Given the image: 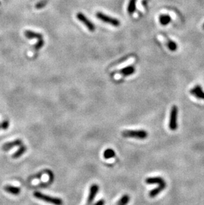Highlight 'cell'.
Returning a JSON list of instances; mask_svg holds the SVG:
<instances>
[{"label":"cell","mask_w":204,"mask_h":205,"mask_svg":"<svg viewBox=\"0 0 204 205\" xmlns=\"http://www.w3.org/2000/svg\"><path fill=\"white\" fill-rule=\"evenodd\" d=\"M33 195L36 199L44 201V202L47 203H50L54 205H63V200L60 198H58V197L49 196L38 191L34 192Z\"/></svg>","instance_id":"obj_1"},{"label":"cell","mask_w":204,"mask_h":205,"mask_svg":"<svg viewBox=\"0 0 204 205\" xmlns=\"http://www.w3.org/2000/svg\"><path fill=\"white\" fill-rule=\"evenodd\" d=\"M122 135L124 138H134L137 139H145L147 138L148 133L144 130H125L122 132Z\"/></svg>","instance_id":"obj_2"},{"label":"cell","mask_w":204,"mask_h":205,"mask_svg":"<svg viewBox=\"0 0 204 205\" xmlns=\"http://www.w3.org/2000/svg\"><path fill=\"white\" fill-rule=\"evenodd\" d=\"M178 108L176 106H173L170 113V120H169L168 126L170 130L175 131L178 129Z\"/></svg>","instance_id":"obj_3"},{"label":"cell","mask_w":204,"mask_h":205,"mask_svg":"<svg viewBox=\"0 0 204 205\" xmlns=\"http://www.w3.org/2000/svg\"><path fill=\"white\" fill-rule=\"evenodd\" d=\"M96 17H97L99 20L101 21L110 24L111 25H113L114 27H119L120 25V21H119L118 20L115 18H113L111 17H109L108 16H106V14L101 13V12H98L96 13Z\"/></svg>","instance_id":"obj_4"},{"label":"cell","mask_w":204,"mask_h":205,"mask_svg":"<svg viewBox=\"0 0 204 205\" xmlns=\"http://www.w3.org/2000/svg\"><path fill=\"white\" fill-rule=\"evenodd\" d=\"M76 17L80 21L82 22V23L90 31L94 32L95 31V27L93 23L91 22L89 20H88V19L85 16H84L83 13H77Z\"/></svg>","instance_id":"obj_5"},{"label":"cell","mask_w":204,"mask_h":205,"mask_svg":"<svg viewBox=\"0 0 204 205\" xmlns=\"http://www.w3.org/2000/svg\"><path fill=\"white\" fill-rule=\"evenodd\" d=\"M98 191H99V186L97 184H93L91 185V187L90 188L89 195H88V199H87V202H86V205L92 204L96 195H97L98 194Z\"/></svg>","instance_id":"obj_6"},{"label":"cell","mask_w":204,"mask_h":205,"mask_svg":"<svg viewBox=\"0 0 204 205\" xmlns=\"http://www.w3.org/2000/svg\"><path fill=\"white\" fill-rule=\"evenodd\" d=\"M159 38L163 40L165 45H166V46L169 50H170L171 51H175L177 50V49H178V45H177L174 41H173L170 39H169L166 35H159Z\"/></svg>","instance_id":"obj_7"},{"label":"cell","mask_w":204,"mask_h":205,"mask_svg":"<svg viewBox=\"0 0 204 205\" xmlns=\"http://www.w3.org/2000/svg\"><path fill=\"white\" fill-rule=\"evenodd\" d=\"M134 72H135V68L133 67H129L128 68H123L121 72H119V73L115 75V79H119L121 77H127V76H130L133 74Z\"/></svg>","instance_id":"obj_8"},{"label":"cell","mask_w":204,"mask_h":205,"mask_svg":"<svg viewBox=\"0 0 204 205\" xmlns=\"http://www.w3.org/2000/svg\"><path fill=\"white\" fill-rule=\"evenodd\" d=\"M190 92L192 96L198 98V99L204 100V92L203 91L201 86L196 85L193 88L190 90Z\"/></svg>","instance_id":"obj_9"},{"label":"cell","mask_w":204,"mask_h":205,"mask_svg":"<svg viewBox=\"0 0 204 205\" xmlns=\"http://www.w3.org/2000/svg\"><path fill=\"white\" fill-rule=\"evenodd\" d=\"M22 143H23V142H22L21 139H15V140H14V141H12V142H10L3 144V146H2V150L5 151H8L11 149H12V148H13L15 147L21 146Z\"/></svg>","instance_id":"obj_10"},{"label":"cell","mask_w":204,"mask_h":205,"mask_svg":"<svg viewBox=\"0 0 204 205\" xmlns=\"http://www.w3.org/2000/svg\"><path fill=\"white\" fill-rule=\"evenodd\" d=\"M166 187V183L164 182V183H162L160 185H159V187L152 189V191L149 192V196L151 197V198H154V197H156Z\"/></svg>","instance_id":"obj_11"},{"label":"cell","mask_w":204,"mask_h":205,"mask_svg":"<svg viewBox=\"0 0 204 205\" xmlns=\"http://www.w3.org/2000/svg\"><path fill=\"white\" fill-rule=\"evenodd\" d=\"M145 182L147 184L149 185H155V184H158V185H160L162 183H164V182H166L163 177H148L146 179Z\"/></svg>","instance_id":"obj_12"},{"label":"cell","mask_w":204,"mask_h":205,"mask_svg":"<svg viewBox=\"0 0 204 205\" xmlns=\"http://www.w3.org/2000/svg\"><path fill=\"white\" fill-rule=\"evenodd\" d=\"M136 59L134 57H131L129 59H128L127 60H126L125 61H124L123 63H122L119 64H117V65L113 67H112L111 69L112 70H119V69H121V68H123L126 67H128L130 64H133L134 61H135Z\"/></svg>","instance_id":"obj_13"},{"label":"cell","mask_w":204,"mask_h":205,"mask_svg":"<svg viewBox=\"0 0 204 205\" xmlns=\"http://www.w3.org/2000/svg\"><path fill=\"white\" fill-rule=\"evenodd\" d=\"M4 190L7 192L14 195H17L21 192V189L17 187H13L11 185H6L4 187Z\"/></svg>","instance_id":"obj_14"},{"label":"cell","mask_w":204,"mask_h":205,"mask_svg":"<svg viewBox=\"0 0 204 205\" xmlns=\"http://www.w3.org/2000/svg\"><path fill=\"white\" fill-rule=\"evenodd\" d=\"M27 149V147L25 146H24V145L20 146V147H19V149L17 151H15V153H14L13 154L12 158L13 159L19 158L26 152Z\"/></svg>","instance_id":"obj_15"},{"label":"cell","mask_w":204,"mask_h":205,"mask_svg":"<svg viewBox=\"0 0 204 205\" xmlns=\"http://www.w3.org/2000/svg\"><path fill=\"white\" fill-rule=\"evenodd\" d=\"M172 21V18L167 14H162L159 17V22L161 25H167Z\"/></svg>","instance_id":"obj_16"},{"label":"cell","mask_w":204,"mask_h":205,"mask_svg":"<svg viewBox=\"0 0 204 205\" xmlns=\"http://www.w3.org/2000/svg\"><path fill=\"white\" fill-rule=\"evenodd\" d=\"M115 156V151L112 149H107L103 152V157L106 159H109L111 158H113Z\"/></svg>","instance_id":"obj_17"},{"label":"cell","mask_w":204,"mask_h":205,"mask_svg":"<svg viewBox=\"0 0 204 205\" xmlns=\"http://www.w3.org/2000/svg\"><path fill=\"white\" fill-rule=\"evenodd\" d=\"M129 200L130 196L128 195H124L119 199L116 205H127L129 203Z\"/></svg>","instance_id":"obj_18"},{"label":"cell","mask_w":204,"mask_h":205,"mask_svg":"<svg viewBox=\"0 0 204 205\" xmlns=\"http://www.w3.org/2000/svg\"><path fill=\"white\" fill-rule=\"evenodd\" d=\"M137 4V0H130L128 5V12L130 13H133L135 10V7Z\"/></svg>","instance_id":"obj_19"},{"label":"cell","mask_w":204,"mask_h":205,"mask_svg":"<svg viewBox=\"0 0 204 205\" xmlns=\"http://www.w3.org/2000/svg\"><path fill=\"white\" fill-rule=\"evenodd\" d=\"M9 122L7 120H4L1 124V128L3 130H7V129L9 128Z\"/></svg>","instance_id":"obj_20"},{"label":"cell","mask_w":204,"mask_h":205,"mask_svg":"<svg viewBox=\"0 0 204 205\" xmlns=\"http://www.w3.org/2000/svg\"><path fill=\"white\" fill-rule=\"evenodd\" d=\"M141 1L142 0H137V5L138 9H139L140 11H141V12H144L145 8L143 7V6L142 5Z\"/></svg>","instance_id":"obj_21"},{"label":"cell","mask_w":204,"mask_h":205,"mask_svg":"<svg viewBox=\"0 0 204 205\" xmlns=\"http://www.w3.org/2000/svg\"><path fill=\"white\" fill-rule=\"evenodd\" d=\"M105 204V200L104 199H100L99 200L97 203L92 205H104Z\"/></svg>","instance_id":"obj_22"},{"label":"cell","mask_w":204,"mask_h":205,"mask_svg":"<svg viewBox=\"0 0 204 205\" xmlns=\"http://www.w3.org/2000/svg\"><path fill=\"white\" fill-rule=\"evenodd\" d=\"M202 27H203V29H204V23L203 24V25H202Z\"/></svg>","instance_id":"obj_23"},{"label":"cell","mask_w":204,"mask_h":205,"mask_svg":"<svg viewBox=\"0 0 204 205\" xmlns=\"http://www.w3.org/2000/svg\"><path fill=\"white\" fill-rule=\"evenodd\" d=\"M0 128H1V124H0Z\"/></svg>","instance_id":"obj_24"}]
</instances>
